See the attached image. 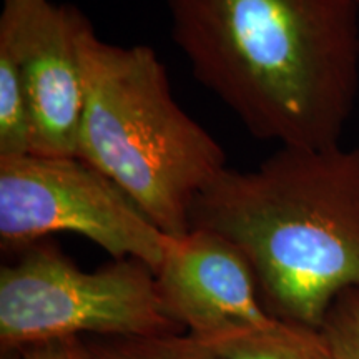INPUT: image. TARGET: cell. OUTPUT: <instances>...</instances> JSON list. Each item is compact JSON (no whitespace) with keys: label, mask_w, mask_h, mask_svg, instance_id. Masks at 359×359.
Wrapping results in <instances>:
<instances>
[{"label":"cell","mask_w":359,"mask_h":359,"mask_svg":"<svg viewBox=\"0 0 359 359\" xmlns=\"http://www.w3.org/2000/svg\"><path fill=\"white\" fill-rule=\"evenodd\" d=\"M193 77L255 138L341 143L359 97L358 0H167Z\"/></svg>","instance_id":"cell-1"},{"label":"cell","mask_w":359,"mask_h":359,"mask_svg":"<svg viewBox=\"0 0 359 359\" xmlns=\"http://www.w3.org/2000/svg\"><path fill=\"white\" fill-rule=\"evenodd\" d=\"M191 228L241 250L273 316L320 330L359 290V147H278L258 167L226 168L196 198Z\"/></svg>","instance_id":"cell-2"},{"label":"cell","mask_w":359,"mask_h":359,"mask_svg":"<svg viewBox=\"0 0 359 359\" xmlns=\"http://www.w3.org/2000/svg\"><path fill=\"white\" fill-rule=\"evenodd\" d=\"M83 115L77 156L118 185L165 235L191 230V208L226 170V154L175 100L168 72L148 45L79 29Z\"/></svg>","instance_id":"cell-3"},{"label":"cell","mask_w":359,"mask_h":359,"mask_svg":"<svg viewBox=\"0 0 359 359\" xmlns=\"http://www.w3.org/2000/svg\"><path fill=\"white\" fill-rule=\"evenodd\" d=\"M85 334L165 339L183 334V330L161 304L155 271L138 259H114L93 271H83L57 243L42 240L2 264L4 353Z\"/></svg>","instance_id":"cell-4"},{"label":"cell","mask_w":359,"mask_h":359,"mask_svg":"<svg viewBox=\"0 0 359 359\" xmlns=\"http://www.w3.org/2000/svg\"><path fill=\"white\" fill-rule=\"evenodd\" d=\"M62 231L88 238L114 259L143 262L155 273L170 243L122 188L79 156L0 160L2 250L15 255Z\"/></svg>","instance_id":"cell-5"},{"label":"cell","mask_w":359,"mask_h":359,"mask_svg":"<svg viewBox=\"0 0 359 359\" xmlns=\"http://www.w3.org/2000/svg\"><path fill=\"white\" fill-rule=\"evenodd\" d=\"M83 13L52 0H4L0 40L15 52L32 118V155L77 156L83 115Z\"/></svg>","instance_id":"cell-6"},{"label":"cell","mask_w":359,"mask_h":359,"mask_svg":"<svg viewBox=\"0 0 359 359\" xmlns=\"http://www.w3.org/2000/svg\"><path fill=\"white\" fill-rule=\"evenodd\" d=\"M155 276L165 311L195 338L257 330L278 320L264 308L248 259L215 231L191 228L170 236Z\"/></svg>","instance_id":"cell-7"},{"label":"cell","mask_w":359,"mask_h":359,"mask_svg":"<svg viewBox=\"0 0 359 359\" xmlns=\"http://www.w3.org/2000/svg\"><path fill=\"white\" fill-rule=\"evenodd\" d=\"M178 359H334L321 330L276 320L257 330L215 338H165Z\"/></svg>","instance_id":"cell-8"},{"label":"cell","mask_w":359,"mask_h":359,"mask_svg":"<svg viewBox=\"0 0 359 359\" xmlns=\"http://www.w3.org/2000/svg\"><path fill=\"white\" fill-rule=\"evenodd\" d=\"M32 154V118L19 58L0 40V160Z\"/></svg>","instance_id":"cell-9"},{"label":"cell","mask_w":359,"mask_h":359,"mask_svg":"<svg viewBox=\"0 0 359 359\" xmlns=\"http://www.w3.org/2000/svg\"><path fill=\"white\" fill-rule=\"evenodd\" d=\"M320 330L334 359H359V290H348L334 299Z\"/></svg>","instance_id":"cell-10"},{"label":"cell","mask_w":359,"mask_h":359,"mask_svg":"<svg viewBox=\"0 0 359 359\" xmlns=\"http://www.w3.org/2000/svg\"><path fill=\"white\" fill-rule=\"evenodd\" d=\"M88 343L97 359H178L163 339L98 338Z\"/></svg>","instance_id":"cell-11"},{"label":"cell","mask_w":359,"mask_h":359,"mask_svg":"<svg viewBox=\"0 0 359 359\" xmlns=\"http://www.w3.org/2000/svg\"><path fill=\"white\" fill-rule=\"evenodd\" d=\"M15 354L19 359H97L90 343L83 338L42 341L19 349Z\"/></svg>","instance_id":"cell-12"},{"label":"cell","mask_w":359,"mask_h":359,"mask_svg":"<svg viewBox=\"0 0 359 359\" xmlns=\"http://www.w3.org/2000/svg\"><path fill=\"white\" fill-rule=\"evenodd\" d=\"M358 4H359V0H358Z\"/></svg>","instance_id":"cell-13"}]
</instances>
